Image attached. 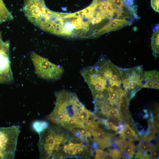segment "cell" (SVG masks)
<instances>
[{
    "mask_svg": "<svg viewBox=\"0 0 159 159\" xmlns=\"http://www.w3.org/2000/svg\"><path fill=\"white\" fill-rule=\"evenodd\" d=\"M121 151L123 158H132L134 154L135 147L132 141L129 142H124L121 139L120 146Z\"/></svg>",
    "mask_w": 159,
    "mask_h": 159,
    "instance_id": "52a82bcc",
    "label": "cell"
},
{
    "mask_svg": "<svg viewBox=\"0 0 159 159\" xmlns=\"http://www.w3.org/2000/svg\"><path fill=\"white\" fill-rule=\"evenodd\" d=\"M151 151L149 158H158L159 156V149L158 146L151 144Z\"/></svg>",
    "mask_w": 159,
    "mask_h": 159,
    "instance_id": "7c38bea8",
    "label": "cell"
},
{
    "mask_svg": "<svg viewBox=\"0 0 159 159\" xmlns=\"http://www.w3.org/2000/svg\"><path fill=\"white\" fill-rule=\"evenodd\" d=\"M131 24L130 21L125 19H114L97 30L93 34L92 37H98L104 33L119 29Z\"/></svg>",
    "mask_w": 159,
    "mask_h": 159,
    "instance_id": "5b68a950",
    "label": "cell"
},
{
    "mask_svg": "<svg viewBox=\"0 0 159 159\" xmlns=\"http://www.w3.org/2000/svg\"><path fill=\"white\" fill-rule=\"evenodd\" d=\"M110 0L115 8L123 12V8L125 7V2L124 0Z\"/></svg>",
    "mask_w": 159,
    "mask_h": 159,
    "instance_id": "8fae6325",
    "label": "cell"
},
{
    "mask_svg": "<svg viewBox=\"0 0 159 159\" xmlns=\"http://www.w3.org/2000/svg\"><path fill=\"white\" fill-rule=\"evenodd\" d=\"M31 58L37 74L41 78L56 80L64 73V70L62 67L52 63L34 52L31 54Z\"/></svg>",
    "mask_w": 159,
    "mask_h": 159,
    "instance_id": "7a4b0ae2",
    "label": "cell"
},
{
    "mask_svg": "<svg viewBox=\"0 0 159 159\" xmlns=\"http://www.w3.org/2000/svg\"><path fill=\"white\" fill-rule=\"evenodd\" d=\"M122 87L130 100L143 87V80L144 71L142 66L133 67L121 68Z\"/></svg>",
    "mask_w": 159,
    "mask_h": 159,
    "instance_id": "277c9868",
    "label": "cell"
},
{
    "mask_svg": "<svg viewBox=\"0 0 159 159\" xmlns=\"http://www.w3.org/2000/svg\"><path fill=\"white\" fill-rule=\"evenodd\" d=\"M119 110V109L113 107H109L105 110V114L111 118L120 120L122 118Z\"/></svg>",
    "mask_w": 159,
    "mask_h": 159,
    "instance_id": "30bf717a",
    "label": "cell"
},
{
    "mask_svg": "<svg viewBox=\"0 0 159 159\" xmlns=\"http://www.w3.org/2000/svg\"><path fill=\"white\" fill-rule=\"evenodd\" d=\"M105 126L108 129H111L113 130L117 131L118 128V127L115 125L114 122L112 121L107 122Z\"/></svg>",
    "mask_w": 159,
    "mask_h": 159,
    "instance_id": "4fadbf2b",
    "label": "cell"
},
{
    "mask_svg": "<svg viewBox=\"0 0 159 159\" xmlns=\"http://www.w3.org/2000/svg\"><path fill=\"white\" fill-rule=\"evenodd\" d=\"M68 146V145H67ZM68 153L72 155H75L76 154V153L73 150L69 147L68 146Z\"/></svg>",
    "mask_w": 159,
    "mask_h": 159,
    "instance_id": "9a60e30c",
    "label": "cell"
},
{
    "mask_svg": "<svg viewBox=\"0 0 159 159\" xmlns=\"http://www.w3.org/2000/svg\"><path fill=\"white\" fill-rule=\"evenodd\" d=\"M20 132L18 126L0 127V159L14 158Z\"/></svg>",
    "mask_w": 159,
    "mask_h": 159,
    "instance_id": "3957f363",
    "label": "cell"
},
{
    "mask_svg": "<svg viewBox=\"0 0 159 159\" xmlns=\"http://www.w3.org/2000/svg\"><path fill=\"white\" fill-rule=\"evenodd\" d=\"M151 4L153 9L159 12V0H151Z\"/></svg>",
    "mask_w": 159,
    "mask_h": 159,
    "instance_id": "5bb4252c",
    "label": "cell"
},
{
    "mask_svg": "<svg viewBox=\"0 0 159 159\" xmlns=\"http://www.w3.org/2000/svg\"><path fill=\"white\" fill-rule=\"evenodd\" d=\"M11 13L7 9L2 0H0V25L2 23L13 19Z\"/></svg>",
    "mask_w": 159,
    "mask_h": 159,
    "instance_id": "9c48e42d",
    "label": "cell"
},
{
    "mask_svg": "<svg viewBox=\"0 0 159 159\" xmlns=\"http://www.w3.org/2000/svg\"><path fill=\"white\" fill-rule=\"evenodd\" d=\"M159 73L156 70L145 71L143 80L142 88L159 89Z\"/></svg>",
    "mask_w": 159,
    "mask_h": 159,
    "instance_id": "8992f818",
    "label": "cell"
},
{
    "mask_svg": "<svg viewBox=\"0 0 159 159\" xmlns=\"http://www.w3.org/2000/svg\"><path fill=\"white\" fill-rule=\"evenodd\" d=\"M159 31L158 25L155 27L152 36L151 41V47L153 54L155 58L159 56Z\"/></svg>",
    "mask_w": 159,
    "mask_h": 159,
    "instance_id": "ba28073f",
    "label": "cell"
},
{
    "mask_svg": "<svg viewBox=\"0 0 159 159\" xmlns=\"http://www.w3.org/2000/svg\"><path fill=\"white\" fill-rule=\"evenodd\" d=\"M63 151L65 154H68V148L67 145L66 144L64 145L63 148Z\"/></svg>",
    "mask_w": 159,
    "mask_h": 159,
    "instance_id": "2e32d148",
    "label": "cell"
},
{
    "mask_svg": "<svg viewBox=\"0 0 159 159\" xmlns=\"http://www.w3.org/2000/svg\"><path fill=\"white\" fill-rule=\"evenodd\" d=\"M55 95V106L47 116V119L67 129L75 126L81 127L83 123L86 122L81 119L80 114L85 107L77 95L63 90L56 92Z\"/></svg>",
    "mask_w": 159,
    "mask_h": 159,
    "instance_id": "6da1fadb",
    "label": "cell"
}]
</instances>
